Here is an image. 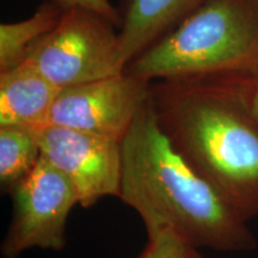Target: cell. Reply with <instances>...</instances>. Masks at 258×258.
<instances>
[{"mask_svg": "<svg viewBox=\"0 0 258 258\" xmlns=\"http://www.w3.org/2000/svg\"><path fill=\"white\" fill-rule=\"evenodd\" d=\"M42 157L70 180L79 205L92 207L106 196L118 198L122 171L120 141L57 125L31 128Z\"/></svg>", "mask_w": 258, "mask_h": 258, "instance_id": "cell-7", "label": "cell"}, {"mask_svg": "<svg viewBox=\"0 0 258 258\" xmlns=\"http://www.w3.org/2000/svg\"><path fill=\"white\" fill-rule=\"evenodd\" d=\"M62 12L61 6L46 2L29 18L0 24V73L23 63L32 48L56 27Z\"/></svg>", "mask_w": 258, "mask_h": 258, "instance_id": "cell-10", "label": "cell"}, {"mask_svg": "<svg viewBox=\"0 0 258 258\" xmlns=\"http://www.w3.org/2000/svg\"><path fill=\"white\" fill-rule=\"evenodd\" d=\"M12 219L2 243L3 258H18L29 249L62 250L70 213L79 205L70 180L44 159L10 192Z\"/></svg>", "mask_w": 258, "mask_h": 258, "instance_id": "cell-5", "label": "cell"}, {"mask_svg": "<svg viewBox=\"0 0 258 258\" xmlns=\"http://www.w3.org/2000/svg\"><path fill=\"white\" fill-rule=\"evenodd\" d=\"M243 76L157 80L150 102L179 156L249 221L258 215V120Z\"/></svg>", "mask_w": 258, "mask_h": 258, "instance_id": "cell-1", "label": "cell"}, {"mask_svg": "<svg viewBox=\"0 0 258 258\" xmlns=\"http://www.w3.org/2000/svg\"><path fill=\"white\" fill-rule=\"evenodd\" d=\"M138 258H203L199 249L176 235L163 233L148 237L146 247Z\"/></svg>", "mask_w": 258, "mask_h": 258, "instance_id": "cell-12", "label": "cell"}, {"mask_svg": "<svg viewBox=\"0 0 258 258\" xmlns=\"http://www.w3.org/2000/svg\"><path fill=\"white\" fill-rule=\"evenodd\" d=\"M41 158V148L31 128L0 127V186L9 194L23 180Z\"/></svg>", "mask_w": 258, "mask_h": 258, "instance_id": "cell-11", "label": "cell"}, {"mask_svg": "<svg viewBox=\"0 0 258 258\" xmlns=\"http://www.w3.org/2000/svg\"><path fill=\"white\" fill-rule=\"evenodd\" d=\"M124 71L148 83L258 73V0H205Z\"/></svg>", "mask_w": 258, "mask_h": 258, "instance_id": "cell-3", "label": "cell"}, {"mask_svg": "<svg viewBox=\"0 0 258 258\" xmlns=\"http://www.w3.org/2000/svg\"><path fill=\"white\" fill-rule=\"evenodd\" d=\"M243 85L247 102L258 120V73L244 74Z\"/></svg>", "mask_w": 258, "mask_h": 258, "instance_id": "cell-14", "label": "cell"}, {"mask_svg": "<svg viewBox=\"0 0 258 258\" xmlns=\"http://www.w3.org/2000/svg\"><path fill=\"white\" fill-rule=\"evenodd\" d=\"M60 90L27 63L0 73V127L47 124Z\"/></svg>", "mask_w": 258, "mask_h": 258, "instance_id": "cell-9", "label": "cell"}, {"mask_svg": "<svg viewBox=\"0 0 258 258\" xmlns=\"http://www.w3.org/2000/svg\"><path fill=\"white\" fill-rule=\"evenodd\" d=\"M47 2L54 3L62 9L78 8L89 10L106 18L112 24H121V14L112 6L110 0H47Z\"/></svg>", "mask_w": 258, "mask_h": 258, "instance_id": "cell-13", "label": "cell"}, {"mask_svg": "<svg viewBox=\"0 0 258 258\" xmlns=\"http://www.w3.org/2000/svg\"><path fill=\"white\" fill-rule=\"evenodd\" d=\"M205 0H124L120 54L124 67L159 40ZM125 70V69H124Z\"/></svg>", "mask_w": 258, "mask_h": 258, "instance_id": "cell-8", "label": "cell"}, {"mask_svg": "<svg viewBox=\"0 0 258 258\" xmlns=\"http://www.w3.org/2000/svg\"><path fill=\"white\" fill-rule=\"evenodd\" d=\"M151 83L122 72L57 93L47 124L123 140L150 98Z\"/></svg>", "mask_w": 258, "mask_h": 258, "instance_id": "cell-6", "label": "cell"}, {"mask_svg": "<svg viewBox=\"0 0 258 258\" xmlns=\"http://www.w3.org/2000/svg\"><path fill=\"white\" fill-rule=\"evenodd\" d=\"M115 24L85 9H63L59 23L32 48L23 63L57 88L124 72Z\"/></svg>", "mask_w": 258, "mask_h": 258, "instance_id": "cell-4", "label": "cell"}, {"mask_svg": "<svg viewBox=\"0 0 258 258\" xmlns=\"http://www.w3.org/2000/svg\"><path fill=\"white\" fill-rule=\"evenodd\" d=\"M118 198L143 219L147 237L169 233L196 249H256L247 221L179 156L154 116L150 98L121 141Z\"/></svg>", "mask_w": 258, "mask_h": 258, "instance_id": "cell-2", "label": "cell"}]
</instances>
